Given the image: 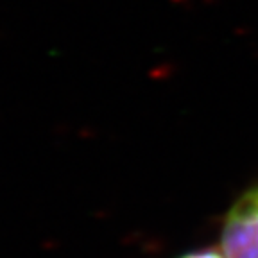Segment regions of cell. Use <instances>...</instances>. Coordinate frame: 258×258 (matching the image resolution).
I'll return each mask as SVG.
<instances>
[{"label":"cell","mask_w":258,"mask_h":258,"mask_svg":"<svg viewBox=\"0 0 258 258\" xmlns=\"http://www.w3.org/2000/svg\"><path fill=\"white\" fill-rule=\"evenodd\" d=\"M179 258H224L221 251L214 249H203V251H192V253H186Z\"/></svg>","instance_id":"7a4b0ae2"},{"label":"cell","mask_w":258,"mask_h":258,"mask_svg":"<svg viewBox=\"0 0 258 258\" xmlns=\"http://www.w3.org/2000/svg\"><path fill=\"white\" fill-rule=\"evenodd\" d=\"M219 251L224 258H258V181L242 190L222 217Z\"/></svg>","instance_id":"6da1fadb"}]
</instances>
